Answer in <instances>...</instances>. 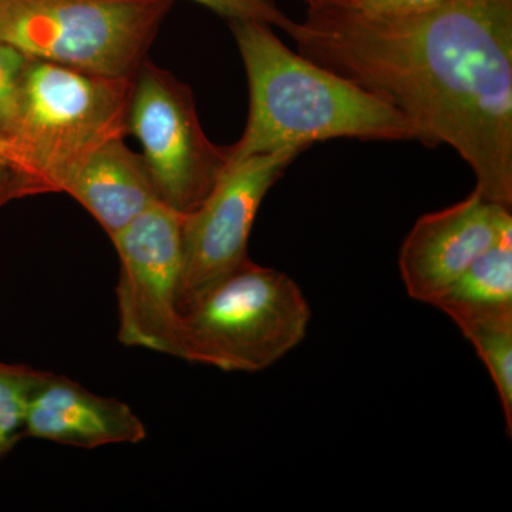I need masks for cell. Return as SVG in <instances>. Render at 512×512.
Segmentation results:
<instances>
[{"label": "cell", "instance_id": "e0dca14e", "mask_svg": "<svg viewBox=\"0 0 512 512\" xmlns=\"http://www.w3.org/2000/svg\"><path fill=\"white\" fill-rule=\"evenodd\" d=\"M444 0H356L353 9L376 16H403L434 8Z\"/></svg>", "mask_w": 512, "mask_h": 512}, {"label": "cell", "instance_id": "8992f818", "mask_svg": "<svg viewBox=\"0 0 512 512\" xmlns=\"http://www.w3.org/2000/svg\"><path fill=\"white\" fill-rule=\"evenodd\" d=\"M128 134L143 148L158 200L180 214L200 207L228 165L229 147L202 130L190 87L147 59L133 76Z\"/></svg>", "mask_w": 512, "mask_h": 512}, {"label": "cell", "instance_id": "5bb4252c", "mask_svg": "<svg viewBox=\"0 0 512 512\" xmlns=\"http://www.w3.org/2000/svg\"><path fill=\"white\" fill-rule=\"evenodd\" d=\"M42 370L0 362V458L26 436L30 396Z\"/></svg>", "mask_w": 512, "mask_h": 512}, {"label": "cell", "instance_id": "8fae6325", "mask_svg": "<svg viewBox=\"0 0 512 512\" xmlns=\"http://www.w3.org/2000/svg\"><path fill=\"white\" fill-rule=\"evenodd\" d=\"M63 192L83 205L110 238L160 202L146 161L126 146L124 138L97 148Z\"/></svg>", "mask_w": 512, "mask_h": 512}, {"label": "cell", "instance_id": "3957f363", "mask_svg": "<svg viewBox=\"0 0 512 512\" xmlns=\"http://www.w3.org/2000/svg\"><path fill=\"white\" fill-rule=\"evenodd\" d=\"M133 77L83 72L30 57L9 146L39 194L63 192L97 148L128 136Z\"/></svg>", "mask_w": 512, "mask_h": 512}, {"label": "cell", "instance_id": "5b68a950", "mask_svg": "<svg viewBox=\"0 0 512 512\" xmlns=\"http://www.w3.org/2000/svg\"><path fill=\"white\" fill-rule=\"evenodd\" d=\"M174 0H0V40L32 59L133 77Z\"/></svg>", "mask_w": 512, "mask_h": 512}, {"label": "cell", "instance_id": "2e32d148", "mask_svg": "<svg viewBox=\"0 0 512 512\" xmlns=\"http://www.w3.org/2000/svg\"><path fill=\"white\" fill-rule=\"evenodd\" d=\"M205 8L231 20H258L271 26H278L286 32L293 20L282 12L275 0H192Z\"/></svg>", "mask_w": 512, "mask_h": 512}, {"label": "cell", "instance_id": "4fadbf2b", "mask_svg": "<svg viewBox=\"0 0 512 512\" xmlns=\"http://www.w3.org/2000/svg\"><path fill=\"white\" fill-rule=\"evenodd\" d=\"M493 379L503 407L508 436L512 431V315L468 320L458 325Z\"/></svg>", "mask_w": 512, "mask_h": 512}, {"label": "cell", "instance_id": "d6986e66", "mask_svg": "<svg viewBox=\"0 0 512 512\" xmlns=\"http://www.w3.org/2000/svg\"><path fill=\"white\" fill-rule=\"evenodd\" d=\"M308 10L328 8H352L356 0H303Z\"/></svg>", "mask_w": 512, "mask_h": 512}, {"label": "cell", "instance_id": "9a60e30c", "mask_svg": "<svg viewBox=\"0 0 512 512\" xmlns=\"http://www.w3.org/2000/svg\"><path fill=\"white\" fill-rule=\"evenodd\" d=\"M29 59L15 46L0 40V143L8 146L15 130L20 86Z\"/></svg>", "mask_w": 512, "mask_h": 512}, {"label": "cell", "instance_id": "52a82bcc", "mask_svg": "<svg viewBox=\"0 0 512 512\" xmlns=\"http://www.w3.org/2000/svg\"><path fill=\"white\" fill-rule=\"evenodd\" d=\"M184 217L158 202L110 238L120 259L119 340L128 348L178 356Z\"/></svg>", "mask_w": 512, "mask_h": 512}, {"label": "cell", "instance_id": "7a4b0ae2", "mask_svg": "<svg viewBox=\"0 0 512 512\" xmlns=\"http://www.w3.org/2000/svg\"><path fill=\"white\" fill-rule=\"evenodd\" d=\"M229 28L247 72L249 114L228 164L333 138L421 141L402 111L292 52L268 23L231 20Z\"/></svg>", "mask_w": 512, "mask_h": 512}, {"label": "cell", "instance_id": "7c38bea8", "mask_svg": "<svg viewBox=\"0 0 512 512\" xmlns=\"http://www.w3.org/2000/svg\"><path fill=\"white\" fill-rule=\"evenodd\" d=\"M456 325L512 315V234L478 256L433 303Z\"/></svg>", "mask_w": 512, "mask_h": 512}, {"label": "cell", "instance_id": "9c48e42d", "mask_svg": "<svg viewBox=\"0 0 512 512\" xmlns=\"http://www.w3.org/2000/svg\"><path fill=\"white\" fill-rule=\"evenodd\" d=\"M510 234L511 208L485 200L476 191L451 207L423 215L399 254L410 298L433 305L478 256Z\"/></svg>", "mask_w": 512, "mask_h": 512}, {"label": "cell", "instance_id": "277c9868", "mask_svg": "<svg viewBox=\"0 0 512 512\" xmlns=\"http://www.w3.org/2000/svg\"><path fill=\"white\" fill-rule=\"evenodd\" d=\"M311 318L291 276L248 259L185 313L177 357L224 372H262L305 339Z\"/></svg>", "mask_w": 512, "mask_h": 512}, {"label": "cell", "instance_id": "30bf717a", "mask_svg": "<svg viewBox=\"0 0 512 512\" xmlns=\"http://www.w3.org/2000/svg\"><path fill=\"white\" fill-rule=\"evenodd\" d=\"M26 436L96 448L137 444L147 431L128 404L89 392L67 377L40 372L29 400Z\"/></svg>", "mask_w": 512, "mask_h": 512}, {"label": "cell", "instance_id": "ba28073f", "mask_svg": "<svg viewBox=\"0 0 512 512\" xmlns=\"http://www.w3.org/2000/svg\"><path fill=\"white\" fill-rule=\"evenodd\" d=\"M301 148L258 154L227 165L208 197L185 215L178 309L185 315L212 286L248 261L259 207Z\"/></svg>", "mask_w": 512, "mask_h": 512}, {"label": "cell", "instance_id": "ac0fdd59", "mask_svg": "<svg viewBox=\"0 0 512 512\" xmlns=\"http://www.w3.org/2000/svg\"><path fill=\"white\" fill-rule=\"evenodd\" d=\"M39 195L36 185L15 165L0 161V207L18 198Z\"/></svg>", "mask_w": 512, "mask_h": 512}, {"label": "cell", "instance_id": "ffe728a7", "mask_svg": "<svg viewBox=\"0 0 512 512\" xmlns=\"http://www.w3.org/2000/svg\"><path fill=\"white\" fill-rule=\"evenodd\" d=\"M0 161H6V163H10L15 165L18 168V163H16L15 153H13L12 148L8 146V144L0 143ZM19 170V168H18Z\"/></svg>", "mask_w": 512, "mask_h": 512}, {"label": "cell", "instance_id": "6da1fadb", "mask_svg": "<svg viewBox=\"0 0 512 512\" xmlns=\"http://www.w3.org/2000/svg\"><path fill=\"white\" fill-rule=\"evenodd\" d=\"M298 53L346 77L447 144L476 192L512 208V0H444L403 16L308 10L286 30Z\"/></svg>", "mask_w": 512, "mask_h": 512}]
</instances>
